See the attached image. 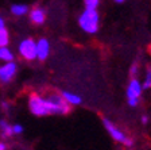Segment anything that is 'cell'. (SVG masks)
I'll use <instances>...</instances> for the list:
<instances>
[{
	"mask_svg": "<svg viewBox=\"0 0 151 150\" xmlns=\"http://www.w3.org/2000/svg\"><path fill=\"white\" fill-rule=\"evenodd\" d=\"M18 49L19 54L23 59H26V61L37 59V42L32 38H24L23 41H20Z\"/></svg>",
	"mask_w": 151,
	"mask_h": 150,
	"instance_id": "obj_4",
	"label": "cell"
},
{
	"mask_svg": "<svg viewBox=\"0 0 151 150\" xmlns=\"http://www.w3.org/2000/svg\"><path fill=\"white\" fill-rule=\"evenodd\" d=\"M14 53L11 51V50L8 49L7 46H1L0 47V59L1 61H4V62H7V61H14Z\"/></svg>",
	"mask_w": 151,
	"mask_h": 150,
	"instance_id": "obj_13",
	"label": "cell"
},
{
	"mask_svg": "<svg viewBox=\"0 0 151 150\" xmlns=\"http://www.w3.org/2000/svg\"><path fill=\"white\" fill-rule=\"evenodd\" d=\"M28 11H30V8H28V6H26V4H14V6L11 7V12L15 16H23V15H26Z\"/></svg>",
	"mask_w": 151,
	"mask_h": 150,
	"instance_id": "obj_12",
	"label": "cell"
},
{
	"mask_svg": "<svg viewBox=\"0 0 151 150\" xmlns=\"http://www.w3.org/2000/svg\"><path fill=\"white\" fill-rule=\"evenodd\" d=\"M7 149V145L4 142H0V150H6Z\"/></svg>",
	"mask_w": 151,
	"mask_h": 150,
	"instance_id": "obj_22",
	"label": "cell"
},
{
	"mask_svg": "<svg viewBox=\"0 0 151 150\" xmlns=\"http://www.w3.org/2000/svg\"><path fill=\"white\" fill-rule=\"evenodd\" d=\"M115 1H116V3H123L124 0H115Z\"/></svg>",
	"mask_w": 151,
	"mask_h": 150,
	"instance_id": "obj_23",
	"label": "cell"
},
{
	"mask_svg": "<svg viewBox=\"0 0 151 150\" xmlns=\"http://www.w3.org/2000/svg\"><path fill=\"white\" fill-rule=\"evenodd\" d=\"M28 108L35 116H46L50 115V106L47 103L45 96L39 92H31L28 96Z\"/></svg>",
	"mask_w": 151,
	"mask_h": 150,
	"instance_id": "obj_3",
	"label": "cell"
},
{
	"mask_svg": "<svg viewBox=\"0 0 151 150\" xmlns=\"http://www.w3.org/2000/svg\"><path fill=\"white\" fill-rule=\"evenodd\" d=\"M12 133L15 135H19V134H22L23 133V127L20 125H14L12 126Z\"/></svg>",
	"mask_w": 151,
	"mask_h": 150,
	"instance_id": "obj_18",
	"label": "cell"
},
{
	"mask_svg": "<svg viewBox=\"0 0 151 150\" xmlns=\"http://www.w3.org/2000/svg\"><path fill=\"white\" fill-rule=\"evenodd\" d=\"M16 73H18V64L15 61H7L4 65L0 66V87L12 83Z\"/></svg>",
	"mask_w": 151,
	"mask_h": 150,
	"instance_id": "obj_5",
	"label": "cell"
},
{
	"mask_svg": "<svg viewBox=\"0 0 151 150\" xmlns=\"http://www.w3.org/2000/svg\"><path fill=\"white\" fill-rule=\"evenodd\" d=\"M0 131H1V135H3L4 138H11L14 135L12 126L9 125L7 120H4V119L0 120Z\"/></svg>",
	"mask_w": 151,
	"mask_h": 150,
	"instance_id": "obj_11",
	"label": "cell"
},
{
	"mask_svg": "<svg viewBox=\"0 0 151 150\" xmlns=\"http://www.w3.org/2000/svg\"><path fill=\"white\" fill-rule=\"evenodd\" d=\"M85 1V8H97L99 0H84Z\"/></svg>",
	"mask_w": 151,
	"mask_h": 150,
	"instance_id": "obj_16",
	"label": "cell"
},
{
	"mask_svg": "<svg viewBox=\"0 0 151 150\" xmlns=\"http://www.w3.org/2000/svg\"><path fill=\"white\" fill-rule=\"evenodd\" d=\"M142 95V85L138 81V78L132 77L129 81L128 88H127V99H128V104L131 107H136L139 103V97Z\"/></svg>",
	"mask_w": 151,
	"mask_h": 150,
	"instance_id": "obj_7",
	"label": "cell"
},
{
	"mask_svg": "<svg viewBox=\"0 0 151 150\" xmlns=\"http://www.w3.org/2000/svg\"><path fill=\"white\" fill-rule=\"evenodd\" d=\"M148 122V116H142V123H145V125H146V123H147Z\"/></svg>",
	"mask_w": 151,
	"mask_h": 150,
	"instance_id": "obj_21",
	"label": "cell"
},
{
	"mask_svg": "<svg viewBox=\"0 0 151 150\" xmlns=\"http://www.w3.org/2000/svg\"><path fill=\"white\" fill-rule=\"evenodd\" d=\"M139 69H138V64L134 62L131 65V69H129V75H131V77H136V75H138Z\"/></svg>",
	"mask_w": 151,
	"mask_h": 150,
	"instance_id": "obj_17",
	"label": "cell"
},
{
	"mask_svg": "<svg viewBox=\"0 0 151 150\" xmlns=\"http://www.w3.org/2000/svg\"><path fill=\"white\" fill-rule=\"evenodd\" d=\"M28 15H30V20L34 25H38V26L43 25L45 20H46V11L42 7H34Z\"/></svg>",
	"mask_w": 151,
	"mask_h": 150,
	"instance_id": "obj_9",
	"label": "cell"
},
{
	"mask_svg": "<svg viewBox=\"0 0 151 150\" xmlns=\"http://www.w3.org/2000/svg\"><path fill=\"white\" fill-rule=\"evenodd\" d=\"M50 54V42L46 38H41L37 41V59L45 61Z\"/></svg>",
	"mask_w": 151,
	"mask_h": 150,
	"instance_id": "obj_8",
	"label": "cell"
},
{
	"mask_svg": "<svg viewBox=\"0 0 151 150\" xmlns=\"http://www.w3.org/2000/svg\"><path fill=\"white\" fill-rule=\"evenodd\" d=\"M0 107H1V109H3L4 112H8L9 108H11V106H9L8 101H1V104H0Z\"/></svg>",
	"mask_w": 151,
	"mask_h": 150,
	"instance_id": "obj_19",
	"label": "cell"
},
{
	"mask_svg": "<svg viewBox=\"0 0 151 150\" xmlns=\"http://www.w3.org/2000/svg\"><path fill=\"white\" fill-rule=\"evenodd\" d=\"M9 43V33L6 27L0 30V47L7 46Z\"/></svg>",
	"mask_w": 151,
	"mask_h": 150,
	"instance_id": "obj_14",
	"label": "cell"
},
{
	"mask_svg": "<svg viewBox=\"0 0 151 150\" xmlns=\"http://www.w3.org/2000/svg\"><path fill=\"white\" fill-rule=\"evenodd\" d=\"M150 88H151V69H148L145 83H143V89H150Z\"/></svg>",
	"mask_w": 151,
	"mask_h": 150,
	"instance_id": "obj_15",
	"label": "cell"
},
{
	"mask_svg": "<svg viewBox=\"0 0 151 150\" xmlns=\"http://www.w3.org/2000/svg\"><path fill=\"white\" fill-rule=\"evenodd\" d=\"M63 96V99L68 101V103L70 104V106H78V104H81V97L78 96V95H74V93H70V92H66L63 91L62 93H61Z\"/></svg>",
	"mask_w": 151,
	"mask_h": 150,
	"instance_id": "obj_10",
	"label": "cell"
},
{
	"mask_svg": "<svg viewBox=\"0 0 151 150\" xmlns=\"http://www.w3.org/2000/svg\"><path fill=\"white\" fill-rule=\"evenodd\" d=\"M42 95L47 100V103L50 106L51 114H58V115H65L70 111V104L63 99L61 93L55 91H43Z\"/></svg>",
	"mask_w": 151,
	"mask_h": 150,
	"instance_id": "obj_1",
	"label": "cell"
},
{
	"mask_svg": "<svg viewBox=\"0 0 151 150\" xmlns=\"http://www.w3.org/2000/svg\"><path fill=\"white\" fill-rule=\"evenodd\" d=\"M103 123H104L105 130L109 133V135L112 137L113 141L119 142V143H124V145H127V146H132V141H131V139H129V138H127L126 135H124V133H123L122 130H119V128L113 125L111 120H108L107 118H104L103 119Z\"/></svg>",
	"mask_w": 151,
	"mask_h": 150,
	"instance_id": "obj_6",
	"label": "cell"
},
{
	"mask_svg": "<svg viewBox=\"0 0 151 150\" xmlns=\"http://www.w3.org/2000/svg\"><path fill=\"white\" fill-rule=\"evenodd\" d=\"M99 12L96 8H85V11L80 15L78 25L88 34H94L99 30Z\"/></svg>",
	"mask_w": 151,
	"mask_h": 150,
	"instance_id": "obj_2",
	"label": "cell"
},
{
	"mask_svg": "<svg viewBox=\"0 0 151 150\" xmlns=\"http://www.w3.org/2000/svg\"><path fill=\"white\" fill-rule=\"evenodd\" d=\"M6 27V20H4V18L1 15H0V30H1V28H4Z\"/></svg>",
	"mask_w": 151,
	"mask_h": 150,
	"instance_id": "obj_20",
	"label": "cell"
}]
</instances>
